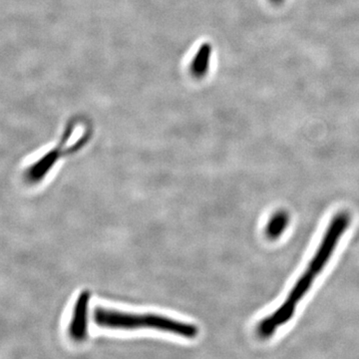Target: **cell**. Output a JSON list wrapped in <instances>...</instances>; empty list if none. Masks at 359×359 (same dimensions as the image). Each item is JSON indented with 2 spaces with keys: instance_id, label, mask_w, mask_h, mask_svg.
<instances>
[{
  "instance_id": "cell-1",
  "label": "cell",
  "mask_w": 359,
  "mask_h": 359,
  "mask_svg": "<svg viewBox=\"0 0 359 359\" xmlns=\"http://www.w3.org/2000/svg\"><path fill=\"white\" fill-rule=\"evenodd\" d=\"M349 222L351 217L346 212H340L332 218L321 238L320 245L314 252L313 259L304 269V273L297 278V283L290 290L287 297L283 299L282 304L259 321L257 328L259 337L263 339L273 337L278 328L283 327L292 320L297 306L311 290L316 276L327 266L330 257L337 250L340 238L348 228Z\"/></svg>"
},
{
  "instance_id": "cell-2",
  "label": "cell",
  "mask_w": 359,
  "mask_h": 359,
  "mask_svg": "<svg viewBox=\"0 0 359 359\" xmlns=\"http://www.w3.org/2000/svg\"><path fill=\"white\" fill-rule=\"evenodd\" d=\"M93 321L99 327L102 328L121 330L150 328L185 339H195L199 334V330L196 325L154 313H130L116 309L97 308L93 313Z\"/></svg>"
},
{
  "instance_id": "cell-3",
  "label": "cell",
  "mask_w": 359,
  "mask_h": 359,
  "mask_svg": "<svg viewBox=\"0 0 359 359\" xmlns=\"http://www.w3.org/2000/svg\"><path fill=\"white\" fill-rule=\"evenodd\" d=\"M77 122L78 118L70 119L69 121L66 123L62 134H61V138L59 139L57 144L52 146L51 148L45 151L34 160L28 161L20 168V181L23 185L27 187L39 185L40 182L43 181L47 175L50 173L63 155L70 153L68 151L77 150L74 147H68L67 144L71 136H72L73 132L76 128Z\"/></svg>"
},
{
  "instance_id": "cell-4",
  "label": "cell",
  "mask_w": 359,
  "mask_h": 359,
  "mask_svg": "<svg viewBox=\"0 0 359 359\" xmlns=\"http://www.w3.org/2000/svg\"><path fill=\"white\" fill-rule=\"evenodd\" d=\"M89 302V292H81L75 302L68 325V334L74 341H83L88 335Z\"/></svg>"
},
{
  "instance_id": "cell-5",
  "label": "cell",
  "mask_w": 359,
  "mask_h": 359,
  "mask_svg": "<svg viewBox=\"0 0 359 359\" xmlns=\"http://www.w3.org/2000/svg\"><path fill=\"white\" fill-rule=\"evenodd\" d=\"M289 226V215L285 212H278L273 215L266 224V233L269 238L280 237Z\"/></svg>"
},
{
  "instance_id": "cell-6",
  "label": "cell",
  "mask_w": 359,
  "mask_h": 359,
  "mask_svg": "<svg viewBox=\"0 0 359 359\" xmlns=\"http://www.w3.org/2000/svg\"><path fill=\"white\" fill-rule=\"evenodd\" d=\"M269 1L271 2V4H273V6H280L285 0H269Z\"/></svg>"
}]
</instances>
